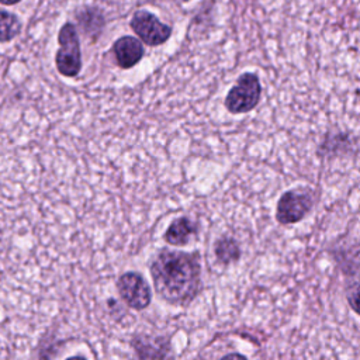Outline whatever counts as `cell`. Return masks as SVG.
<instances>
[{"mask_svg": "<svg viewBox=\"0 0 360 360\" xmlns=\"http://www.w3.org/2000/svg\"><path fill=\"white\" fill-rule=\"evenodd\" d=\"M183 1H188V0H183Z\"/></svg>", "mask_w": 360, "mask_h": 360, "instance_id": "9a60e30c", "label": "cell"}, {"mask_svg": "<svg viewBox=\"0 0 360 360\" xmlns=\"http://www.w3.org/2000/svg\"><path fill=\"white\" fill-rule=\"evenodd\" d=\"M59 49L55 56L58 72L65 77H76L82 69V52L77 31L72 22H65L58 35Z\"/></svg>", "mask_w": 360, "mask_h": 360, "instance_id": "3957f363", "label": "cell"}, {"mask_svg": "<svg viewBox=\"0 0 360 360\" xmlns=\"http://www.w3.org/2000/svg\"><path fill=\"white\" fill-rule=\"evenodd\" d=\"M262 97L259 76L252 72L242 73L225 97V108L231 114H245L257 107Z\"/></svg>", "mask_w": 360, "mask_h": 360, "instance_id": "7a4b0ae2", "label": "cell"}, {"mask_svg": "<svg viewBox=\"0 0 360 360\" xmlns=\"http://www.w3.org/2000/svg\"><path fill=\"white\" fill-rule=\"evenodd\" d=\"M346 297H347V301H349L352 309L357 314L359 312V308H357V304H359V281H357V278H353L352 281H349V287L346 288Z\"/></svg>", "mask_w": 360, "mask_h": 360, "instance_id": "4fadbf2b", "label": "cell"}, {"mask_svg": "<svg viewBox=\"0 0 360 360\" xmlns=\"http://www.w3.org/2000/svg\"><path fill=\"white\" fill-rule=\"evenodd\" d=\"M129 24L134 32L149 46L162 45L172 35V28L160 22L155 14L146 10L136 11Z\"/></svg>", "mask_w": 360, "mask_h": 360, "instance_id": "8992f818", "label": "cell"}, {"mask_svg": "<svg viewBox=\"0 0 360 360\" xmlns=\"http://www.w3.org/2000/svg\"><path fill=\"white\" fill-rule=\"evenodd\" d=\"M129 345L139 359H167L170 354V342L165 336L136 335Z\"/></svg>", "mask_w": 360, "mask_h": 360, "instance_id": "52a82bcc", "label": "cell"}, {"mask_svg": "<svg viewBox=\"0 0 360 360\" xmlns=\"http://www.w3.org/2000/svg\"><path fill=\"white\" fill-rule=\"evenodd\" d=\"M149 270L158 295L172 305H188L201 291L198 252L162 248L153 253Z\"/></svg>", "mask_w": 360, "mask_h": 360, "instance_id": "6da1fadb", "label": "cell"}, {"mask_svg": "<svg viewBox=\"0 0 360 360\" xmlns=\"http://www.w3.org/2000/svg\"><path fill=\"white\" fill-rule=\"evenodd\" d=\"M197 235V224L187 217H179L170 222L163 239L170 246H186Z\"/></svg>", "mask_w": 360, "mask_h": 360, "instance_id": "9c48e42d", "label": "cell"}, {"mask_svg": "<svg viewBox=\"0 0 360 360\" xmlns=\"http://www.w3.org/2000/svg\"><path fill=\"white\" fill-rule=\"evenodd\" d=\"M214 253L217 262L222 266H229L240 259V246L236 239L231 236H221L214 243Z\"/></svg>", "mask_w": 360, "mask_h": 360, "instance_id": "8fae6325", "label": "cell"}, {"mask_svg": "<svg viewBox=\"0 0 360 360\" xmlns=\"http://www.w3.org/2000/svg\"><path fill=\"white\" fill-rule=\"evenodd\" d=\"M354 145L352 143V136L350 134L346 132H329L323 136L322 143L319 145L318 155L319 156H336L340 153H346L353 148Z\"/></svg>", "mask_w": 360, "mask_h": 360, "instance_id": "30bf717a", "label": "cell"}, {"mask_svg": "<svg viewBox=\"0 0 360 360\" xmlns=\"http://www.w3.org/2000/svg\"><path fill=\"white\" fill-rule=\"evenodd\" d=\"M315 205V193L309 188L287 190L277 201L276 221L280 225H292L302 221Z\"/></svg>", "mask_w": 360, "mask_h": 360, "instance_id": "277c9868", "label": "cell"}, {"mask_svg": "<svg viewBox=\"0 0 360 360\" xmlns=\"http://www.w3.org/2000/svg\"><path fill=\"white\" fill-rule=\"evenodd\" d=\"M18 1H21V0H0V3L6 4V6H11V4H15Z\"/></svg>", "mask_w": 360, "mask_h": 360, "instance_id": "5bb4252c", "label": "cell"}, {"mask_svg": "<svg viewBox=\"0 0 360 360\" xmlns=\"http://www.w3.org/2000/svg\"><path fill=\"white\" fill-rule=\"evenodd\" d=\"M115 287L121 300L127 304V307L132 309L142 311L152 301V291L149 284L143 276L136 271L122 273L118 277Z\"/></svg>", "mask_w": 360, "mask_h": 360, "instance_id": "5b68a950", "label": "cell"}, {"mask_svg": "<svg viewBox=\"0 0 360 360\" xmlns=\"http://www.w3.org/2000/svg\"><path fill=\"white\" fill-rule=\"evenodd\" d=\"M112 51L115 55L117 65L121 69L134 68L142 59L145 52L142 42L131 35L118 38L112 45Z\"/></svg>", "mask_w": 360, "mask_h": 360, "instance_id": "ba28073f", "label": "cell"}, {"mask_svg": "<svg viewBox=\"0 0 360 360\" xmlns=\"http://www.w3.org/2000/svg\"><path fill=\"white\" fill-rule=\"evenodd\" d=\"M21 30V22L15 14L0 10V42L11 41Z\"/></svg>", "mask_w": 360, "mask_h": 360, "instance_id": "7c38bea8", "label": "cell"}]
</instances>
